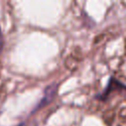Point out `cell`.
Instances as JSON below:
<instances>
[{
	"instance_id": "6da1fadb",
	"label": "cell",
	"mask_w": 126,
	"mask_h": 126,
	"mask_svg": "<svg viewBox=\"0 0 126 126\" xmlns=\"http://www.w3.org/2000/svg\"><path fill=\"white\" fill-rule=\"evenodd\" d=\"M107 126H126V100H120L103 114Z\"/></svg>"
},
{
	"instance_id": "7a4b0ae2",
	"label": "cell",
	"mask_w": 126,
	"mask_h": 126,
	"mask_svg": "<svg viewBox=\"0 0 126 126\" xmlns=\"http://www.w3.org/2000/svg\"><path fill=\"white\" fill-rule=\"evenodd\" d=\"M2 47H3V35H2L1 30H0V51L2 50Z\"/></svg>"
}]
</instances>
